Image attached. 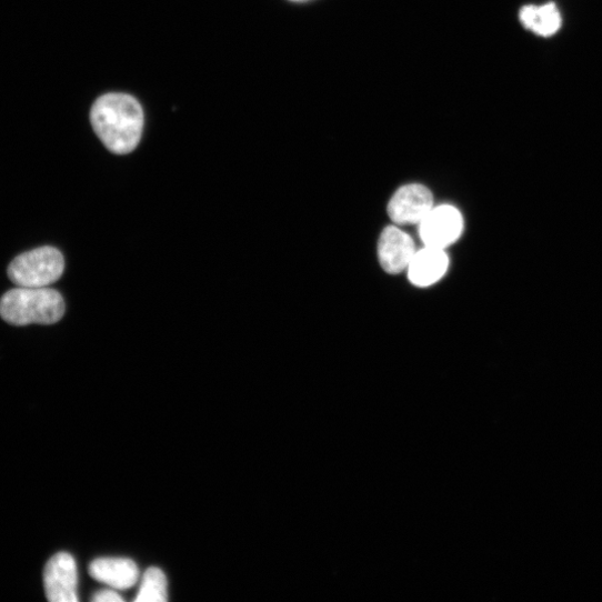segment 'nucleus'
<instances>
[{"label": "nucleus", "instance_id": "nucleus-1", "mask_svg": "<svg viewBox=\"0 0 602 602\" xmlns=\"http://www.w3.org/2000/svg\"><path fill=\"white\" fill-rule=\"evenodd\" d=\"M91 123L104 146L116 154L131 153L139 144L144 114L140 103L120 93L100 98L91 111Z\"/></svg>", "mask_w": 602, "mask_h": 602}, {"label": "nucleus", "instance_id": "nucleus-2", "mask_svg": "<svg viewBox=\"0 0 602 602\" xmlns=\"http://www.w3.org/2000/svg\"><path fill=\"white\" fill-rule=\"evenodd\" d=\"M64 314L62 294L49 287H18L0 299V317L16 327L52 325L60 322Z\"/></svg>", "mask_w": 602, "mask_h": 602}, {"label": "nucleus", "instance_id": "nucleus-3", "mask_svg": "<svg viewBox=\"0 0 602 602\" xmlns=\"http://www.w3.org/2000/svg\"><path fill=\"white\" fill-rule=\"evenodd\" d=\"M66 269L63 254L53 247H42L16 258L9 277L18 287L44 288L58 281Z\"/></svg>", "mask_w": 602, "mask_h": 602}, {"label": "nucleus", "instance_id": "nucleus-4", "mask_svg": "<svg viewBox=\"0 0 602 602\" xmlns=\"http://www.w3.org/2000/svg\"><path fill=\"white\" fill-rule=\"evenodd\" d=\"M78 566L68 552L53 555L46 565L44 588L52 602H78Z\"/></svg>", "mask_w": 602, "mask_h": 602}, {"label": "nucleus", "instance_id": "nucleus-5", "mask_svg": "<svg viewBox=\"0 0 602 602\" xmlns=\"http://www.w3.org/2000/svg\"><path fill=\"white\" fill-rule=\"evenodd\" d=\"M462 231V214L452 205L433 208L420 223V235L427 247L445 249L460 238Z\"/></svg>", "mask_w": 602, "mask_h": 602}, {"label": "nucleus", "instance_id": "nucleus-6", "mask_svg": "<svg viewBox=\"0 0 602 602\" xmlns=\"http://www.w3.org/2000/svg\"><path fill=\"white\" fill-rule=\"evenodd\" d=\"M432 192L421 184L401 188L389 204L392 221L400 225L421 223L433 209Z\"/></svg>", "mask_w": 602, "mask_h": 602}, {"label": "nucleus", "instance_id": "nucleus-7", "mask_svg": "<svg viewBox=\"0 0 602 602\" xmlns=\"http://www.w3.org/2000/svg\"><path fill=\"white\" fill-rule=\"evenodd\" d=\"M417 248L413 239L398 227H388L379 241V259L383 269L392 274L403 272L413 260Z\"/></svg>", "mask_w": 602, "mask_h": 602}, {"label": "nucleus", "instance_id": "nucleus-8", "mask_svg": "<svg viewBox=\"0 0 602 602\" xmlns=\"http://www.w3.org/2000/svg\"><path fill=\"white\" fill-rule=\"evenodd\" d=\"M90 574L112 589L126 590L137 584L140 572L131 559L108 556L94 560L90 565Z\"/></svg>", "mask_w": 602, "mask_h": 602}, {"label": "nucleus", "instance_id": "nucleus-9", "mask_svg": "<svg viewBox=\"0 0 602 602\" xmlns=\"http://www.w3.org/2000/svg\"><path fill=\"white\" fill-rule=\"evenodd\" d=\"M449 263L444 249L425 245L411 261L408 268L409 278L418 287H429L447 273Z\"/></svg>", "mask_w": 602, "mask_h": 602}, {"label": "nucleus", "instance_id": "nucleus-10", "mask_svg": "<svg viewBox=\"0 0 602 602\" xmlns=\"http://www.w3.org/2000/svg\"><path fill=\"white\" fill-rule=\"evenodd\" d=\"M522 24L541 37H551L561 27V17L554 4L525 7L520 12Z\"/></svg>", "mask_w": 602, "mask_h": 602}, {"label": "nucleus", "instance_id": "nucleus-11", "mask_svg": "<svg viewBox=\"0 0 602 602\" xmlns=\"http://www.w3.org/2000/svg\"><path fill=\"white\" fill-rule=\"evenodd\" d=\"M134 600L137 602H164L168 600V581L161 569L152 566L146 571Z\"/></svg>", "mask_w": 602, "mask_h": 602}, {"label": "nucleus", "instance_id": "nucleus-12", "mask_svg": "<svg viewBox=\"0 0 602 602\" xmlns=\"http://www.w3.org/2000/svg\"><path fill=\"white\" fill-rule=\"evenodd\" d=\"M123 600L122 595L112 588L100 590L92 596V601L96 602H122Z\"/></svg>", "mask_w": 602, "mask_h": 602}, {"label": "nucleus", "instance_id": "nucleus-13", "mask_svg": "<svg viewBox=\"0 0 602 602\" xmlns=\"http://www.w3.org/2000/svg\"><path fill=\"white\" fill-rule=\"evenodd\" d=\"M294 2H301V0H294Z\"/></svg>", "mask_w": 602, "mask_h": 602}]
</instances>
